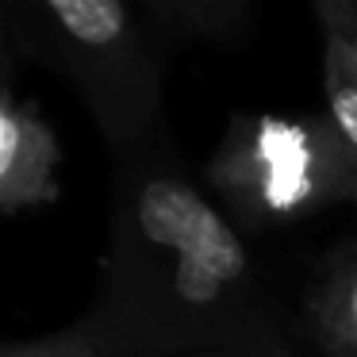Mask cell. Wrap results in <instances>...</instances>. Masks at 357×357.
I'll list each match as a JSON object with an SVG mask.
<instances>
[{"instance_id": "cell-5", "label": "cell", "mask_w": 357, "mask_h": 357, "mask_svg": "<svg viewBox=\"0 0 357 357\" xmlns=\"http://www.w3.org/2000/svg\"><path fill=\"white\" fill-rule=\"evenodd\" d=\"M323 89L326 119L357 154V35L323 16Z\"/></svg>"}, {"instance_id": "cell-3", "label": "cell", "mask_w": 357, "mask_h": 357, "mask_svg": "<svg viewBox=\"0 0 357 357\" xmlns=\"http://www.w3.org/2000/svg\"><path fill=\"white\" fill-rule=\"evenodd\" d=\"M135 265H146L169 311L185 319L219 311L250 284V254L234 219H227L185 177L158 173L131 196Z\"/></svg>"}, {"instance_id": "cell-1", "label": "cell", "mask_w": 357, "mask_h": 357, "mask_svg": "<svg viewBox=\"0 0 357 357\" xmlns=\"http://www.w3.org/2000/svg\"><path fill=\"white\" fill-rule=\"evenodd\" d=\"M208 181L238 223L277 227L357 200V154L326 116H242L208 162Z\"/></svg>"}, {"instance_id": "cell-2", "label": "cell", "mask_w": 357, "mask_h": 357, "mask_svg": "<svg viewBox=\"0 0 357 357\" xmlns=\"http://www.w3.org/2000/svg\"><path fill=\"white\" fill-rule=\"evenodd\" d=\"M47 47L89 104L116 154L139 150L162 123V35L123 0H47Z\"/></svg>"}, {"instance_id": "cell-8", "label": "cell", "mask_w": 357, "mask_h": 357, "mask_svg": "<svg viewBox=\"0 0 357 357\" xmlns=\"http://www.w3.org/2000/svg\"><path fill=\"white\" fill-rule=\"evenodd\" d=\"M8 77H12V54L4 47V39H0V89L8 85Z\"/></svg>"}, {"instance_id": "cell-4", "label": "cell", "mask_w": 357, "mask_h": 357, "mask_svg": "<svg viewBox=\"0 0 357 357\" xmlns=\"http://www.w3.org/2000/svg\"><path fill=\"white\" fill-rule=\"evenodd\" d=\"M58 146L54 131L35 112L0 89V208H39L58 200Z\"/></svg>"}, {"instance_id": "cell-6", "label": "cell", "mask_w": 357, "mask_h": 357, "mask_svg": "<svg viewBox=\"0 0 357 357\" xmlns=\"http://www.w3.org/2000/svg\"><path fill=\"white\" fill-rule=\"evenodd\" d=\"M315 338L331 357H357V261L338 269L311 303Z\"/></svg>"}, {"instance_id": "cell-7", "label": "cell", "mask_w": 357, "mask_h": 357, "mask_svg": "<svg viewBox=\"0 0 357 357\" xmlns=\"http://www.w3.org/2000/svg\"><path fill=\"white\" fill-rule=\"evenodd\" d=\"M0 357H104V334L96 323H81L39 338L0 342Z\"/></svg>"}]
</instances>
